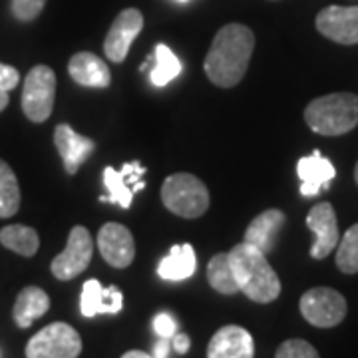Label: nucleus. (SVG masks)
I'll list each match as a JSON object with an SVG mask.
<instances>
[{"instance_id": "16", "label": "nucleus", "mask_w": 358, "mask_h": 358, "mask_svg": "<svg viewBox=\"0 0 358 358\" xmlns=\"http://www.w3.org/2000/svg\"><path fill=\"white\" fill-rule=\"evenodd\" d=\"M54 143H56V150L62 157L66 171L70 176L78 173V169L84 166V162L88 159L96 148L94 141L86 136H80L68 124H60L54 129Z\"/></svg>"}, {"instance_id": "11", "label": "nucleus", "mask_w": 358, "mask_h": 358, "mask_svg": "<svg viewBox=\"0 0 358 358\" xmlns=\"http://www.w3.org/2000/svg\"><path fill=\"white\" fill-rule=\"evenodd\" d=\"M307 227L315 235V243L310 247V257L313 259H327L336 249V245L341 241V233H338V221L334 207L327 201L315 205L307 215Z\"/></svg>"}, {"instance_id": "27", "label": "nucleus", "mask_w": 358, "mask_h": 358, "mask_svg": "<svg viewBox=\"0 0 358 358\" xmlns=\"http://www.w3.org/2000/svg\"><path fill=\"white\" fill-rule=\"evenodd\" d=\"M275 358H320L317 348L303 341V338H291V341H285L279 348H277V355Z\"/></svg>"}, {"instance_id": "9", "label": "nucleus", "mask_w": 358, "mask_h": 358, "mask_svg": "<svg viewBox=\"0 0 358 358\" xmlns=\"http://www.w3.org/2000/svg\"><path fill=\"white\" fill-rule=\"evenodd\" d=\"M145 167L140 162H129L124 164V167L117 171L114 167H106L103 169V185L108 189L106 197H100L103 203H114L129 209V205L134 201V195L141 192L145 187Z\"/></svg>"}, {"instance_id": "19", "label": "nucleus", "mask_w": 358, "mask_h": 358, "mask_svg": "<svg viewBox=\"0 0 358 358\" xmlns=\"http://www.w3.org/2000/svg\"><path fill=\"white\" fill-rule=\"evenodd\" d=\"M282 225H285V213L281 209H267L249 223L243 241L267 255L275 249Z\"/></svg>"}, {"instance_id": "35", "label": "nucleus", "mask_w": 358, "mask_h": 358, "mask_svg": "<svg viewBox=\"0 0 358 358\" xmlns=\"http://www.w3.org/2000/svg\"><path fill=\"white\" fill-rule=\"evenodd\" d=\"M355 179H357V185H358V164L357 167H355Z\"/></svg>"}, {"instance_id": "10", "label": "nucleus", "mask_w": 358, "mask_h": 358, "mask_svg": "<svg viewBox=\"0 0 358 358\" xmlns=\"http://www.w3.org/2000/svg\"><path fill=\"white\" fill-rule=\"evenodd\" d=\"M141 28H143V14L138 8H126L117 14L108 30V36L103 40V52L108 60L115 64L124 62L131 42L138 38Z\"/></svg>"}, {"instance_id": "34", "label": "nucleus", "mask_w": 358, "mask_h": 358, "mask_svg": "<svg viewBox=\"0 0 358 358\" xmlns=\"http://www.w3.org/2000/svg\"><path fill=\"white\" fill-rule=\"evenodd\" d=\"M8 102H10V100H8V92H6V90H0V112L8 106Z\"/></svg>"}, {"instance_id": "14", "label": "nucleus", "mask_w": 358, "mask_h": 358, "mask_svg": "<svg viewBox=\"0 0 358 358\" xmlns=\"http://www.w3.org/2000/svg\"><path fill=\"white\" fill-rule=\"evenodd\" d=\"M255 343L243 327L227 324L211 336L207 358H253Z\"/></svg>"}, {"instance_id": "22", "label": "nucleus", "mask_w": 358, "mask_h": 358, "mask_svg": "<svg viewBox=\"0 0 358 358\" xmlns=\"http://www.w3.org/2000/svg\"><path fill=\"white\" fill-rule=\"evenodd\" d=\"M0 243L22 257L36 255L40 247L38 233L28 225H8L0 229Z\"/></svg>"}, {"instance_id": "3", "label": "nucleus", "mask_w": 358, "mask_h": 358, "mask_svg": "<svg viewBox=\"0 0 358 358\" xmlns=\"http://www.w3.org/2000/svg\"><path fill=\"white\" fill-rule=\"evenodd\" d=\"M305 122L319 136H343L358 126V96L350 92L320 96L308 103Z\"/></svg>"}, {"instance_id": "30", "label": "nucleus", "mask_w": 358, "mask_h": 358, "mask_svg": "<svg viewBox=\"0 0 358 358\" xmlns=\"http://www.w3.org/2000/svg\"><path fill=\"white\" fill-rule=\"evenodd\" d=\"M18 82H20V74L16 68L8 64H0V90L10 92L18 86Z\"/></svg>"}, {"instance_id": "31", "label": "nucleus", "mask_w": 358, "mask_h": 358, "mask_svg": "<svg viewBox=\"0 0 358 358\" xmlns=\"http://www.w3.org/2000/svg\"><path fill=\"white\" fill-rule=\"evenodd\" d=\"M173 348H176V352H179V355H185L192 348V338L187 334H178L173 338Z\"/></svg>"}, {"instance_id": "6", "label": "nucleus", "mask_w": 358, "mask_h": 358, "mask_svg": "<svg viewBox=\"0 0 358 358\" xmlns=\"http://www.w3.org/2000/svg\"><path fill=\"white\" fill-rule=\"evenodd\" d=\"M82 338L66 322H52L36 333L26 345V358H78Z\"/></svg>"}, {"instance_id": "2", "label": "nucleus", "mask_w": 358, "mask_h": 358, "mask_svg": "<svg viewBox=\"0 0 358 358\" xmlns=\"http://www.w3.org/2000/svg\"><path fill=\"white\" fill-rule=\"evenodd\" d=\"M229 261L239 293H245L253 303L267 305L281 294V281L275 268L268 265L267 255L249 243L235 245L229 251Z\"/></svg>"}, {"instance_id": "4", "label": "nucleus", "mask_w": 358, "mask_h": 358, "mask_svg": "<svg viewBox=\"0 0 358 358\" xmlns=\"http://www.w3.org/2000/svg\"><path fill=\"white\" fill-rule=\"evenodd\" d=\"M162 201L167 211L183 219L201 217L209 209V192L192 173H173L162 185Z\"/></svg>"}, {"instance_id": "1", "label": "nucleus", "mask_w": 358, "mask_h": 358, "mask_svg": "<svg viewBox=\"0 0 358 358\" xmlns=\"http://www.w3.org/2000/svg\"><path fill=\"white\" fill-rule=\"evenodd\" d=\"M253 48L255 36L251 28L245 24L223 26L205 56V74L211 84L219 88L237 86L247 74Z\"/></svg>"}, {"instance_id": "32", "label": "nucleus", "mask_w": 358, "mask_h": 358, "mask_svg": "<svg viewBox=\"0 0 358 358\" xmlns=\"http://www.w3.org/2000/svg\"><path fill=\"white\" fill-rule=\"evenodd\" d=\"M167 357H169V338H162V336H159V341H157L154 346V355H152V358H167Z\"/></svg>"}, {"instance_id": "25", "label": "nucleus", "mask_w": 358, "mask_h": 358, "mask_svg": "<svg viewBox=\"0 0 358 358\" xmlns=\"http://www.w3.org/2000/svg\"><path fill=\"white\" fill-rule=\"evenodd\" d=\"M181 74V62L166 44L155 46V68L150 74V82L154 86H167L171 80Z\"/></svg>"}, {"instance_id": "28", "label": "nucleus", "mask_w": 358, "mask_h": 358, "mask_svg": "<svg viewBox=\"0 0 358 358\" xmlns=\"http://www.w3.org/2000/svg\"><path fill=\"white\" fill-rule=\"evenodd\" d=\"M46 0H10V8L16 20L20 22H30L38 18L40 13L44 10Z\"/></svg>"}, {"instance_id": "5", "label": "nucleus", "mask_w": 358, "mask_h": 358, "mask_svg": "<svg viewBox=\"0 0 358 358\" xmlns=\"http://www.w3.org/2000/svg\"><path fill=\"white\" fill-rule=\"evenodd\" d=\"M56 98V74L48 66H34L24 78L22 90V112L34 122L42 124L52 115Z\"/></svg>"}, {"instance_id": "15", "label": "nucleus", "mask_w": 358, "mask_h": 358, "mask_svg": "<svg viewBox=\"0 0 358 358\" xmlns=\"http://www.w3.org/2000/svg\"><path fill=\"white\" fill-rule=\"evenodd\" d=\"M296 173L301 179V195L303 197H315L333 183L336 169L327 157H322L320 152L315 150L310 155H305L299 159Z\"/></svg>"}, {"instance_id": "33", "label": "nucleus", "mask_w": 358, "mask_h": 358, "mask_svg": "<svg viewBox=\"0 0 358 358\" xmlns=\"http://www.w3.org/2000/svg\"><path fill=\"white\" fill-rule=\"evenodd\" d=\"M122 358H152L150 355H145V352H141V350H129L126 352Z\"/></svg>"}, {"instance_id": "36", "label": "nucleus", "mask_w": 358, "mask_h": 358, "mask_svg": "<svg viewBox=\"0 0 358 358\" xmlns=\"http://www.w3.org/2000/svg\"><path fill=\"white\" fill-rule=\"evenodd\" d=\"M178 2H187V0H178Z\"/></svg>"}, {"instance_id": "17", "label": "nucleus", "mask_w": 358, "mask_h": 358, "mask_svg": "<svg viewBox=\"0 0 358 358\" xmlns=\"http://www.w3.org/2000/svg\"><path fill=\"white\" fill-rule=\"evenodd\" d=\"M122 305H124V294L114 285L103 289L96 279L84 282L80 296V310L86 319H92L96 315H115L122 310Z\"/></svg>"}, {"instance_id": "23", "label": "nucleus", "mask_w": 358, "mask_h": 358, "mask_svg": "<svg viewBox=\"0 0 358 358\" xmlns=\"http://www.w3.org/2000/svg\"><path fill=\"white\" fill-rule=\"evenodd\" d=\"M207 281L221 294L239 293V285L235 281L233 268H231L229 253H217L207 265Z\"/></svg>"}, {"instance_id": "18", "label": "nucleus", "mask_w": 358, "mask_h": 358, "mask_svg": "<svg viewBox=\"0 0 358 358\" xmlns=\"http://www.w3.org/2000/svg\"><path fill=\"white\" fill-rule=\"evenodd\" d=\"M68 72L76 84L86 86V88H108L112 82L108 64L92 52L74 54L68 62Z\"/></svg>"}, {"instance_id": "24", "label": "nucleus", "mask_w": 358, "mask_h": 358, "mask_svg": "<svg viewBox=\"0 0 358 358\" xmlns=\"http://www.w3.org/2000/svg\"><path fill=\"white\" fill-rule=\"evenodd\" d=\"M20 207V187L13 167L0 159V217H13Z\"/></svg>"}, {"instance_id": "12", "label": "nucleus", "mask_w": 358, "mask_h": 358, "mask_svg": "<svg viewBox=\"0 0 358 358\" xmlns=\"http://www.w3.org/2000/svg\"><path fill=\"white\" fill-rule=\"evenodd\" d=\"M317 30L336 44H358V6H327L317 16Z\"/></svg>"}, {"instance_id": "26", "label": "nucleus", "mask_w": 358, "mask_h": 358, "mask_svg": "<svg viewBox=\"0 0 358 358\" xmlns=\"http://www.w3.org/2000/svg\"><path fill=\"white\" fill-rule=\"evenodd\" d=\"M336 267L345 275L358 273V223L346 231L336 245Z\"/></svg>"}, {"instance_id": "20", "label": "nucleus", "mask_w": 358, "mask_h": 358, "mask_svg": "<svg viewBox=\"0 0 358 358\" xmlns=\"http://www.w3.org/2000/svg\"><path fill=\"white\" fill-rule=\"evenodd\" d=\"M50 308V296L44 293L40 287H24L18 296L13 308L14 322L20 329H28L32 322L40 317H44Z\"/></svg>"}, {"instance_id": "7", "label": "nucleus", "mask_w": 358, "mask_h": 358, "mask_svg": "<svg viewBox=\"0 0 358 358\" xmlns=\"http://www.w3.org/2000/svg\"><path fill=\"white\" fill-rule=\"evenodd\" d=\"M301 315L319 329H333L346 317V299L331 287H315L301 296Z\"/></svg>"}, {"instance_id": "13", "label": "nucleus", "mask_w": 358, "mask_h": 358, "mask_svg": "<svg viewBox=\"0 0 358 358\" xmlns=\"http://www.w3.org/2000/svg\"><path fill=\"white\" fill-rule=\"evenodd\" d=\"M98 249L103 261L115 268H126L136 257L131 231L122 223H106L98 233Z\"/></svg>"}, {"instance_id": "8", "label": "nucleus", "mask_w": 358, "mask_h": 358, "mask_svg": "<svg viewBox=\"0 0 358 358\" xmlns=\"http://www.w3.org/2000/svg\"><path fill=\"white\" fill-rule=\"evenodd\" d=\"M92 255H94V241L90 231L82 225H76L68 235L64 251L54 257L52 261V275L60 281L76 279L78 275H82L88 268Z\"/></svg>"}, {"instance_id": "29", "label": "nucleus", "mask_w": 358, "mask_h": 358, "mask_svg": "<svg viewBox=\"0 0 358 358\" xmlns=\"http://www.w3.org/2000/svg\"><path fill=\"white\" fill-rule=\"evenodd\" d=\"M154 331L162 338H171V336H176L178 322L169 313H159V315H155L154 319Z\"/></svg>"}, {"instance_id": "21", "label": "nucleus", "mask_w": 358, "mask_h": 358, "mask_svg": "<svg viewBox=\"0 0 358 358\" xmlns=\"http://www.w3.org/2000/svg\"><path fill=\"white\" fill-rule=\"evenodd\" d=\"M195 267H197V259L192 245H173L169 255L159 261L157 275L166 281H185L195 273Z\"/></svg>"}]
</instances>
